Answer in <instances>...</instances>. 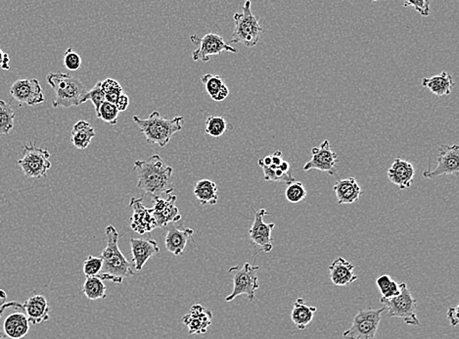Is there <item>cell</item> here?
I'll list each match as a JSON object with an SVG mask.
<instances>
[{"instance_id":"17","label":"cell","mask_w":459,"mask_h":339,"mask_svg":"<svg viewBox=\"0 0 459 339\" xmlns=\"http://www.w3.org/2000/svg\"><path fill=\"white\" fill-rule=\"evenodd\" d=\"M177 200V195L172 194H168L166 198L154 197L152 212L158 227H165L171 222L180 221V210L175 205Z\"/></svg>"},{"instance_id":"13","label":"cell","mask_w":459,"mask_h":339,"mask_svg":"<svg viewBox=\"0 0 459 339\" xmlns=\"http://www.w3.org/2000/svg\"><path fill=\"white\" fill-rule=\"evenodd\" d=\"M10 95L19 105L34 106L44 102V95L36 79L18 80L10 88Z\"/></svg>"},{"instance_id":"31","label":"cell","mask_w":459,"mask_h":339,"mask_svg":"<svg viewBox=\"0 0 459 339\" xmlns=\"http://www.w3.org/2000/svg\"><path fill=\"white\" fill-rule=\"evenodd\" d=\"M15 118L16 115L10 104L0 99V135H9L13 130Z\"/></svg>"},{"instance_id":"18","label":"cell","mask_w":459,"mask_h":339,"mask_svg":"<svg viewBox=\"0 0 459 339\" xmlns=\"http://www.w3.org/2000/svg\"><path fill=\"white\" fill-rule=\"evenodd\" d=\"M213 313L210 309H206L200 304L191 306L189 313L182 318L183 325L188 328V333L192 335H205L208 328L212 325Z\"/></svg>"},{"instance_id":"48","label":"cell","mask_w":459,"mask_h":339,"mask_svg":"<svg viewBox=\"0 0 459 339\" xmlns=\"http://www.w3.org/2000/svg\"><path fill=\"white\" fill-rule=\"evenodd\" d=\"M373 1H377V0H373Z\"/></svg>"},{"instance_id":"7","label":"cell","mask_w":459,"mask_h":339,"mask_svg":"<svg viewBox=\"0 0 459 339\" xmlns=\"http://www.w3.org/2000/svg\"><path fill=\"white\" fill-rule=\"evenodd\" d=\"M380 301L385 307L387 316L403 319L404 323L408 326H420V321L416 315L418 301L409 291L406 284H401V293L398 296L390 299L381 297Z\"/></svg>"},{"instance_id":"43","label":"cell","mask_w":459,"mask_h":339,"mask_svg":"<svg viewBox=\"0 0 459 339\" xmlns=\"http://www.w3.org/2000/svg\"><path fill=\"white\" fill-rule=\"evenodd\" d=\"M448 321H450L451 325L453 326H456L458 325V306L455 307V308L448 309Z\"/></svg>"},{"instance_id":"19","label":"cell","mask_w":459,"mask_h":339,"mask_svg":"<svg viewBox=\"0 0 459 339\" xmlns=\"http://www.w3.org/2000/svg\"><path fill=\"white\" fill-rule=\"evenodd\" d=\"M130 242L133 267L136 272H140L147 263L148 260L160 252L157 241L154 239L131 237Z\"/></svg>"},{"instance_id":"10","label":"cell","mask_w":459,"mask_h":339,"mask_svg":"<svg viewBox=\"0 0 459 339\" xmlns=\"http://www.w3.org/2000/svg\"><path fill=\"white\" fill-rule=\"evenodd\" d=\"M385 307L381 309H367L359 311L354 318L353 324L345 331L346 339H376L377 331L380 325L381 315Z\"/></svg>"},{"instance_id":"5","label":"cell","mask_w":459,"mask_h":339,"mask_svg":"<svg viewBox=\"0 0 459 339\" xmlns=\"http://www.w3.org/2000/svg\"><path fill=\"white\" fill-rule=\"evenodd\" d=\"M29 325L23 304L11 301L0 306V339L24 338Z\"/></svg>"},{"instance_id":"2","label":"cell","mask_w":459,"mask_h":339,"mask_svg":"<svg viewBox=\"0 0 459 339\" xmlns=\"http://www.w3.org/2000/svg\"><path fill=\"white\" fill-rule=\"evenodd\" d=\"M107 239L106 248L101 254L103 260L102 270L98 278L102 281H112L113 284H121L123 279L130 278L135 274V270L131 264L121 253L119 247V232L116 227L108 226L105 230Z\"/></svg>"},{"instance_id":"14","label":"cell","mask_w":459,"mask_h":339,"mask_svg":"<svg viewBox=\"0 0 459 339\" xmlns=\"http://www.w3.org/2000/svg\"><path fill=\"white\" fill-rule=\"evenodd\" d=\"M338 157L331 149L328 140H325L321 145L312 149V159L304 166L305 172L311 170H319L327 173L330 175L335 174Z\"/></svg>"},{"instance_id":"40","label":"cell","mask_w":459,"mask_h":339,"mask_svg":"<svg viewBox=\"0 0 459 339\" xmlns=\"http://www.w3.org/2000/svg\"><path fill=\"white\" fill-rule=\"evenodd\" d=\"M64 66L70 71H76L81 68V56L76 51H74L73 48L67 49L65 54H64Z\"/></svg>"},{"instance_id":"27","label":"cell","mask_w":459,"mask_h":339,"mask_svg":"<svg viewBox=\"0 0 459 339\" xmlns=\"http://www.w3.org/2000/svg\"><path fill=\"white\" fill-rule=\"evenodd\" d=\"M95 130L86 121H79L74 124L72 131L71 142L73 143L76 149H86L93 138L95 137Z\"/></svg>"},{"instance_id":"24","label":"cell","mask_w":459,"mask_h":339,"mask_svg":"<svg viewBox=\"0 0 459 339\" xmlns=\"http://www.w3.org/2000/svg\"><path fill=\"white\" fill-rule=\"evenodd\" d=\"M193 234H194V231L188 227L186 229H180L178 227H171L166 236V248L175 256H180L185 252L188 239L193 236Z\"/></svg>"},{"instance_id":"32","label":"cell","mask_w":459,"mask_h":339,"mask_svg":"<svg viewBox=\"0 0 459 339\" xmlns=\"http://www.w3.org/2000/svg\"><path fill=\"white\" fill-rule=\"evenodd\" d=\"M376 284L383 298H393V297L398 296L401 293V284H399L397 281H394L388 274L379 277L377 279Z\"/></svg>"},{"instance_id":"42","label":"cell","mask_w":459,"mask_h":339,"mask_svg":"<svg viewBox=\"0 0 459 339\" xmlns=\"http://www.w3.org/2000/svg\"><path fill=\"white\" fill-rule=\"evenodd\" d=\"M115 105L117 106V108H118L119 112H124V111H126V109L128 108V106H130V98H128V96L125 95V93H121V95L119 96Z\"/></svg>"},{"instance_id":"36","label":"cell","mask_w":459,"mask_h":339,"mask_svg":"<svg viewBox=\"0 0 459 339\" xmlns=\"http://www.w3.org/2000/svg\"><path fill=\"white\" fill-rule=\"evenodd\" d=\"M307 197V190L304 185L300 182H291L287 185L286 192H285V197L290 203H300L302 201Z\"/></svg>"},{"instance_id":"35","label":"cell","mask_w":459,"mask_h":339,"mask_svg":"<svg viewBox=\"0 0 459 339\" xmlns=\"http://www.w3.org/2000/svg\"><path fill=\"white\" fill-rule=\"evenodd\" d=\"M101 88L105 95L106 101L113 104H116L119 96L123 93V88L120 83L113 79H107V80L101 81Z\"/></svg>"},{"instance_id":"38","label":"cell","mask_w":459,"mask_h":339,"mask_svg":"<svg viewBox=\"0 0 459 339\" xmlns=\"http://www.w3.org/2000/svg\"><path fill=\"white\" fill-rule=\"evenodd\" d=\"M103 260L101 257L88 255V259L84 263V274L88 277H98L102 270Z\"/></svg>"},{"instance_id":"6","label":"cell","mask_w":459,"mask_h":339,"mask_svg":"<svg viewBox=\"0 0 459 339\" xmlns=\"http://www.w3.org/2000/svg\"><path fill=\"white\" fill-rule=\"evenodd\" d=\"M233 19L235 28L228 44H241L246 48H255L262 38L264 29L260 25L259 18L252 13L250 0H246L243 5L242 13L235 14Z\"/></svg>"},{"instance_id":"44","label":"cell","mask_w":459,"mask_h":339,"mask_svg":"<svg viewBox=\"0 0 459 339\" xmlns=\"http://www.w3.org/2000/svg\"><path fill=\"white\" fill-rule=\"evenodd\" d=\"M10 57L6 52H4L1 48H0V67L4 70L8 71L10 69Z\"/></svg>"},{"instance_id":"11","label":"cell","mask_w":459,"mask_h":339,"mask_svg":"<svg viewBox=\"0 0 459 339\" xmlns=\"http://www.w3.org/2000/svg\"><path fill=\"white\" fill-rule=\"evenodd\" d=\"M191 41L196 44L198 48L192 53V58L194 61L208 62L210 57L220 55L222 52H232L237 53V49L232 48L230 44L225 43L222 36L215 34H207L204 38H198L196 34L191 36Z\"/></svg>"},{"instance_id":"16","label":"cell","mask_w":459,"mask_h":339,"mask_svg":"<svg viewBox=\"0 0 459 339\" xmlns=\"http://www.w3.org/2000/svg\"><path fill=\"white\" fill-rule=\"evenodd\" d=\"M269 214L270 213L265 209H260L259 211L255 212L254 222L249 231L251 241L265 253H269L274 249L272 232L275 224L274 222L267 224L264 222V217Z\"/></svg>"},{"instance_id":"23","label":"cell","mask_w":459,"mask_h":339,"mask_svg":"<svg viewBox=\"0 0 459 339\" xmlns=\"http://www.w3.org/2000/svg\"><path fill=\"white\" fill-rule=\"evenodd\" d=\"M333 190L340 205L352 204L357 201L362 194V190L354 178L338 180Z\"/></svg>"},{"instance_id":"34","label":"cell","mask_w":459,"mask_h":339,"mask_svg":"<svg viewBox=\"0 0 459 339\" xmlns=\"http://www.w3.org/2000/svg\"><path fill=\"white\" fill-rule=\"evenodd\" d=\"M262 172H264V177L265 180L270 182H284V184L289 185L295 182V178L293 177L292 173H284L279 169L277 166L272 165L270 167L262 166Z\"/></svg>"},{"instance_id":"20","label":"cell","mask_w":459,"mask_h":339,"mask_svg":"<svg viewBox=\"0 0 459 339\" xmlns=\"http://www.w3.org/2000/svg\"><path fill=\"white\" fill-rule=\"evenodd\" d=\"M387 175L391 182L397 185L399 190H406L411 187L413 184L415 169L411 162L398 157L389 168Z\"/></svg>"},{"instance_id":"25","label":"cell","mask_w":459,"mask_h":339,"mask_svg":"<svg viewBox=\"0 0 459 339\" xmlns=\"http://www.w3.org/2000/svg\"><path fill=\"white\" fill-rule=\"evenodd\" d=\"M206 91L213 101L220 102L230 95V90L225 84V79L222 76L206 74L201 78Z\"/></svg>"},{"instance_id":"4","label":"cell","mask_w":459,"mask_h":339,"mask_svg":"<svg viewBox=\"0 0 459 339\" xmlns=\"http://www.w3.org/2000/svg\"><path fill=\"white\" fill-rule=\"evenodd\" d=\"M46 80L55 95L52 101L54 108L78 107L84 103V96L88 91L78 78L69 74L49 73Z\"/></svg>"},{"instance_id":"8","label":"cell","mask_w":459,"mask_h":339,"mask_svg":"<svg viewBox=\"0 0 459 339\" xmlns=\"http://www.w3.org/2000/svg\"><path fill=\"white\" fill-rule=\"evenodd\" d=\"M260 267L245 263L244 266L232 267L230 269V273L232 274L233 291L225 298V301L232 302L237 297L243 295L248 296L250 302L255 300V291L260 288L259 279H258V271Z\"/></svg>"},{"instance_id":"1","label":"cell","mask_w":459,"mask_h":339,"mask_svg":"<svg viewBox=\"0 0 459 339\" xmlns=\"http://www.w3.org/2000/svg\"><path fill=\"white\" fill-rule=\"evenodd\" d=\"M138 189L154 197H163L173 192V168L168 167L159 155H152L147 160L135 161Z\"/></svg>"},{"instance_id":"45","label":"cell","mask_w":459,"mask_h":339,"mask_svg":"<svg viewBox=\"0 0 459 339\" xmlns=\"http://www.w3.org/2000/svg\"><path fill=\"white\" fill-rule=\"evenodd\" d=\"M270 156H272V165H274L277 166V167H279V166L281 164V162L283 161L281 151H275L274 154H272Z\"/></svg>"},{"instance_id":"37","label":"cell","mask_w":459,"mask_h":339,"mask_svg":"<svg viewBox=\"0 0 459 339\" xmlns=\"http://www.w3.org/2000/svg\"><path fill=\"white\" fill-rule=\"evenodd\" d=\"M119 110L115 104L105 101L99 108L98 113L96 114L98 118L101 119L105 123L110 125H117L118 123Z\"/></svg>"},{"instance_id":"47","label":"cell","mask_w":459,"mask_h":339,"mask_svg":"<svg viewBox=\"0 0 459 339\" xmlns=\"http://www.w3.org/2000/svg\"><path fill=\"white\" fill-rule=\"evenodd\" d=\"M7 300V294L4 289H0V306L4 305V303H6Z\"/></svg>"},{"instance_id":"28","label":"cell","mask_w":459,"mask_h":339,"mask_svg":"<svg viewBox=\"0 0 459 339\" xmlns=\"http://www.w3.org/2000/svg\"><path fill=\"white\" fill-rule=\"evenodd\" d=\"M317 312L316 307L307 305L302 298H298L293 306L291 320L299 330H305L314 319Z\"/></svg>"},{"instance_id":"21","label":"cell","mask_w":459,"mask_h":339,"mask_svg":"<svg viewBox=\"0 0 459 339\" xmlns=\"http://www.w3.org/2000/svg\"><path fill=\"white\" fill-rule=\"evenodd\" d=\"M354 266L343 257H338L329 267L330 279L336 286H348L357 279L354 273Z\"/></svg>"},{"instance_id":"39","label":"cell","mask_w":459,"mask_h":339,"mask_svg":"<svg viewBox=\"0 0 459 339\" xmlns=\"http://www.w3.org/2000/svg\"><path fill=\"white\" fill-rule=\"evenodd\" d=\"M88 100H91L93 103L95 112L98 114L99 108L106 101L105 95H104L102 88H101V81H98L93 86V88L86 93V96H84V103Z\"/></svg>"},{"instance_id":"41","label":"cell","mask_w":459,"mask_h":339,"mask_svg":"<svg viewBox=\"0 0 459 339\" xmlns=\"http://www.w3.org/2000/svg\"><path fill=\"white\" fill-rule=\"evenodd\" d=\"M413 7L421 16L428 17L430 14V1L429 0H404V7Z\"/></svg>"},{"instance_id":"9","label":"cell","mask_w":459,"mask_h":339,"mask_svg":"<svg viewBox=\"0 0 459 339\" xmlns=\"http://www.w3.org/2000/svg\"><path fill=\"white\" fill-rule=\"evenodd\" d=\"M18 165L25 175L31 179H41L51 170V153L44 148L37 147L36 143L24 145L23 156Z\"/></svg>"},{"instance_id":"22","label":"cell","mask_w":459,"mask_h":339,"mask_svg":"<svg viewBox=\"0 0 459 339\" xmlns=\"http://www.w3.org/2000/svg\"><path fill=\"white\" fill-rule=\"evenodd\" d=\"M29 324L36 326L49 320L51 307L44 295L29 297L23 304Z\"/></svg>"},{"instance_id":"46","label":"cell","mask_w":459,"mask_h":339,"mask_svg":"<svg viewBox=\"0 0 459 339\" xmlns=\"http://www.w3.org/2000/svg\"><path fill=\"white\" fill-rule=\"evenodd\" d=\"M279 168L280 170L282 171V172L284 173H289L291 172V167H290L289 162H287V161L283 160L281 162V164L279 166Z\"/></svg>"},{"instance_id":"29","label":"cell","mask_w":459,"mask_h":339,"mask_svg":"<svg viewBox=\"0 0 459 339\" xmlns=\"http://www.w3.org/2000/svg\"><path fill=\"white\" fill-rule=\"evenodd\" d=\"M193 192L202 206L215 205L218 203V187L213 180L207 179L198 180Z\"/></svg>"},{"instance_id":"33","label":"cell","mask_w":459,"mask_h":339,"mask_svg":"<svg viewBox=\"0 0 459 339\" xmlns=\"http://www.w3.org/2000/svg\"><path fill=\"white\" fill-rule=\"evenodd\" d=\"M227 131V123L222 116H210L206 121L205 133L212 138H220Z\"/></svg>"},{"instance_id":"12","label":"cell","mask_w":459,"mask_h":339,"mask_svg":"<svg viewBox=\"0 0 459 339\" xmlns=\"http://www.w3.org/2000/svg\"><path fill=\"white\" fill-rule=\"evenodd\" d=\"M435 169L426 170L423 173L427 179H435L443 175H453L458 177L459 173V147L458 145H441L438 152Z\"/></svg>"},{"instance_id":"26","label":"cell","mask_w":459,"mask_h":339,"mask_svg":"<svg viewBox=\"0 0 459 339\" xmlns=\"http://www.w3.org/2000/svg\"><path fill=\"white\" fill-rule=\"evenodd\" d=\"M423 86L437 96L450 95L453 86V77L443 72L431 78H423Z\"/></svg>"},{"instance_id":"30","label":"cell","mask_w":459,"mask_h":339,"mask_svg":"<svg viewBox=\"0 0 459 339\" xmlns=\"http://www.w3.org/2000/svg\"><path fill=\"white\" fill-rule=\"evenodd\" d=\"M106 286L102 279L98 277H88L84 281L81 292L89 300H98L106 298Z\"/></svg>"},{"instance_id":"3","label":"cell","mask_w":459,"mask_h":339,"mask_svg":"<svg viewBox=\"0 0 459 339\" xmlns=\"http://www.w3.org/2000/svg\"><path fill=\"white\" fill-rule=\"evenodd\" d=\"M140 132L145 135L149 143L165 147L175 133L180 132L185 126V119L178 116L171 120L163 118L158 111H154L147 119L138 116L133 118Z\"/></svg>"},{"instance_id":"15","label":"cell","mask_w":459,"mask_h":339,"mask_svg":"<svg viewBox=\"0 0 459 339\" xmlns=\"http://www.w3.org/2000/svg\"><path fill=\"white\" fill-rule=\"evenodd\" d=\"M142 201L143 198L131 197L130 202L131 209L133 210L131 227L133 232H138L140 236L153 232L158 227L155 218L153 216L152 208L144 206Z\"/></svg>"}]
</instances>
